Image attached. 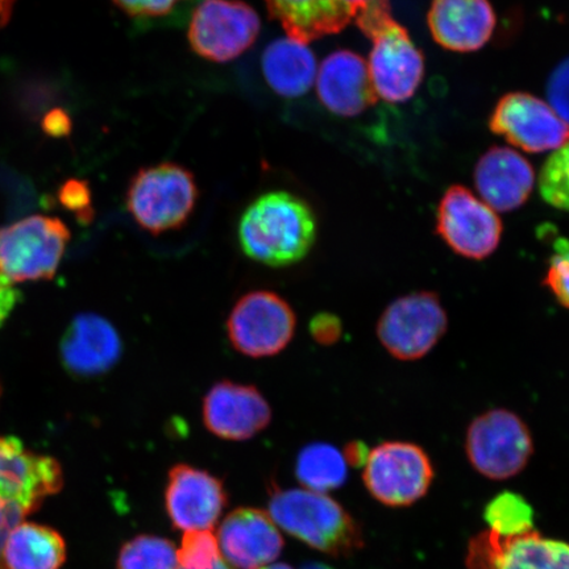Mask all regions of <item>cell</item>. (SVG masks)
Listing matches in <instances>:
<instances>
[{
    "instance_id": "6da1fadb",
    "label": "cell",
    "mask_w": 569,
    "mask_h": 569,
    "mask_svg": "<svg viewBox=\"0 0 569 569\" xmlns=\"http://www.w3.org/2000/svg\"><path fill=\"white\" fill-rule=\"evenodd\" d=\"M315 211L288 191H270L248 206L238 226L241 251L273 268L297 264L317 240Z\"/></svg>"
},
{
    "instance_id": "7a4b0ae2",
    "label": "cell",
    "mask_w": 569,
    "mask_h": 569,
    "mask_svg": "<svg viewBox=\"0 0 569 569\" xmlns=\"http://www.w3.org/2000/svg\"><path fill=\"white\" fill-rule=\"evenodd\" d=\"M269 516L289 536L317 551L347 558L365 546V536L356 519L323 493L309 489H269Z\"/></svg>"
},
{
    "instance_id": "3957f363",
    "label": "cell",
    "mask_w": 569,
    "mask_h": 569,
    "mask_svg": "<svg viewBox=\"0 0 569 569\" xmlns=\"http://www.w3.org/2000/svg\"><path fill=\"white\" fill-rule=\"evenodd\" d=\"M62 486L59 461L28 450L17 438L0 437V569H9L4 547L10 533Z\"/></svg>"
},
{
    "instance_id": "277c9868",
    "label": "cell",
    "mask_w": 569,
    "mask_h": 569,
    "mask_svg": "<svg viewBox=\"0 0 569 569\" xmlns=\"http://www.w3.org/2000/svg\"><path fill=\"white\" fill-rule=\"evenodd\" d=\"M198 188L188 169L173 162L139 170L126 204L142 230L152 234L181 229L196 208Z\"/></svg>"
},
{
    "instance_id": "5b68a950",
    "label": "cell",
    "mask_w": 569,
    "mask_h": 569,
    "mask_svg": "<svg viewBox=\"0 0 569 569\" xmlns=\"http://www.w3.org/2000/svg\"><path fill=\"white\" fill-rule=\"evenodd\" d=\"M70 240L61 219L32 216L0 227V273L16 282L49 280Z\"/></svg>"
},
{
    "instance_id": "8992f818",
    "label": "cell",
    "mask_w": 569,
    "mask_h": 569,
    "mask_svg": "<svg viewBox=\"0 0 569 569\" xmlns=\"http://www.w3.org/2000/svg\"><path fill=\"white\" fill-rule=\"evenodd\" d=\"M469 462L480 475L507 480L521 473L533 453L529 426L516 412L493 409L469 425L466 437Z\"/></svg>"
},
{
    "instance_id": "52a82bcc",
    "label": "cell",
    "mask_w": 569,
    "mask_h": 569,
    "mask_svg": "<svg viewBox=\"0 0 569 569\" xmlns=\"http://www.w3.org/2000/svg\"><path fill=\"white\" fill-rule=\"evenodd\" d=\"M448 329V317L438 295L416 291L397 298L377 322V337L395 359L425 358Z\"/></svg>"
},
{
    "instance_id": "ba28073f",
    "label": "cell",
    "mask_w": 569,
    "mask_h": 569,
    "mask_svg": "<svg viewBox=\"0 0 569 569\" xmlns=\"http://www.w3.org/2000/svg\"><path fill=\"white\" fill-rule=\"evenodd\" d=\"M297 317L291 306L269 290H254L234 303L226 329L234 350L247 358L280 353L295 337Z\"/></svg>"
},
{
    "instance_id": "9c48e42d",
    "label": "cell",
    "mask_w": 569,
    "mask_h": 569,
    "mask_svg": "<svg viewBox=\"0 0 569 569\" xmlns=\"http://www.w3.org/2000/svg\"><path fill=\"white\" fill-rule=\"evenodd\" d=\"M433 467L422 447L386 442L369 452L362 472L368 492L390 508L409 507L429 492Z\"/></svg>"
},
{
    "instance_id": "30bf717a",
    "label": "cell",
    "mask_w": 569,
    "mask_h": 569,
    "mask_svg": "<svg viewBox=\"0 0 569 569\" xmlns=\"http://www.w3.org/2000/svg\"><path fill=\"white\" fill-rule=\"evenodd\" d=\"M260 33L258 13L240 0H204L190 20L191 49L212 62H229L252 47Z\"/></svg>"
},
{
    "instance_id": "8fae6325",
    "label": "cell",
    "mask_w": 569,
    "mask_h": 569,
    "mask_svg": "<svg viewBox=\"0 0 569 569\" xmlns=\"http://www.w3.org/2000/svg\"><path fill=\"white\" fill-rule=\"evenodd\" d=\"M437 233L455 253L471 260H483L500 246V217L471 191L453 184L440 199Z\"/></svg>"
},
{
    "instance_id": "7c38bea8",
    "label": "cell",
    "mask_w": 569,
    "mask_h": 569,
    "mask_svg": "<svg viewBox=\"0 0 569 569\" xmlns=\"http://www.w3.org/2000/svg\"><path fill=\"white\" fill-rule=\"evenodd\" d=\"M489 128L529 153L557 151L569 141V124L529 92L503 96L489 118Z\"/></svg>"
},
{
    "instance_id": "4fadbf2b",
    "label": "cell",
    "mask_w": 569,
    "mask_h": 569,
    "mask_svg": "<svg viewBox=\"0 0 569 569\" xmlns=\"http://www.w3.org/2000/svg\"><path fill=\"white\" fill-rule=\"evenodd\" d=\"M371 40L373 48L369 57V76L383 101L400 103L408 101L423 81V54L403 26L396 19L377 31Z\"/></svg>"
},
{
    "instance_id": "5bb4252c",
    "label": "cell",
    "mask_w": 569,
    "mask_h": 569,
    "mask_svg": "<svg viewBox=\"0 0 569 569\" xmlns=\"http://www.w3.org/2000/svg\"><path fill=\"white\" fill-rule=\"evenodd\" d=\"M468 569H569V543L537 530L517 536L482 531L468 545Z\"/></svg>"
},
{
    "instance_id": "9a60e30c",
    "label": "cell",
    "mask_w": 569,
    "mask_h": 569,
    "mask_svg": "<svg viewBox=\"0 0 569 569\" xmlns=\"http://www.w3.org/2000/svg\"><path fill=\"white\" fill-rule=\"evenodd\" d=\"M202 418L213 436L243 442L267 429L272 421V409L258 388L224 380L204 396Z\"/></svg>"
},
{
    "instance_id": "2e32d148",
    "label": "cell",
    "mask_w": 569,
    "mask_h": 569,
    "mask_svg": "<svg viewBox=\"0 0 569 569\" xmlns=\"http://www.w3.org/2000/svg\"><path fill=\"white\" fill-rule=\"evenodd\" d=\"M229 501L224 483L216 476L188 465L170 469L166 488L167 513L176 529L210 530Z\"/></svg>"
},
{
    "instance_id": "e0dca14e",
    "label": "cell",
    "mask_w": 569,
    "mask_h": 569,
    "mask_svg": "<svg viewBox=\"0 0 569 569\" xmlns=\"http://www.w3.org/2000/svg\"><path fill=\"white\" fill-rule=\"evenodd\" d=\"M218 542L234 569H259L280 557L282 536L267 511L253 508L233 510L220 525Z\"/></svg>"
},
{
    "instance_id": "ac0fdd59",
    "label": "cell",
    "mask_w": 569,
    "mask_h": 569,
    "mask_svg": "<svg viewBox=\"0 0 569 569\" xmlns=\"http://www.w3.org/2000/svg\"><path fill=\"white\" fill-rule=\"evenodd\" d=\"M427 24L447 51H479L495 32L496 13L489 0H432Z\"/></svg>"
},
{
    "instance_id": "d6986e66",
    "label": "cell",
    "mask_w": 569,
    "mask_h": 569,
    "mask_svg": "<svg viewBox=\"0 0 569 569\" xmlns=\"http://www.w3.org/2000/svg\"><path fill=\"white\" fill-rule=\"evenodd\" d=\"M122 351V340L116 327L96 315L74 318L61 343L63 367L84 379L109 372L117 366Z\"/></svg>"
},
{
    "instance_id": "ffe728a7",
    "label": "cell",
    "mask_w": 569,
    "mask_h": 569,
    "mask_svg": "<svg viewBox=\"0 0 569 569\" xmlns=\"http://www.w3.org/2000/svg\"><path fill=\"white\" fill-rule=\"evenodd\" d=\"M318 97L336 116H360L377 102L368 66L359 54L337 51L327 57L318 74Z\"/></svg>"
},
{
    "instance_id": "44dd1931",
    "label": "cell",
    "mask_w": 569,
    "mask_h": 569,
    "mask_svg": "<svg viewBox=\"0 0 569 569\" xmlns=\"http://www.w3.org/2000/svg\"><path fill=\"white\" fill-rule=\"evenodd\" d=\"M536 173L523 156L510 148L493 147L475 169V184L490 209L509 212L528 201Z\"/></svg>"
},
{
    "instance_id": "7402d4cb",
    "label": "cell",
    "mask_w": 569,
    "mask_h": 569,
    "mask_svg": "<svg viewBox=\"0 0 569 569\" xmlns=\"http://www.w3.org/2000/svg\"><path fill=\"white\" fill-rule=\"evenodd\" d=\"M269 17L280 21L289 39L308 44L339 33L353 12L345 0H266Z\"/></svg>"
},
{
    "instance_id": "603a6c76",
    "label": "cell",
    "mask_w": 569,
    "mask_h": 569,
    "mask_svg": "<svg viewBox=\"0 0 569 569\" xmlns=\"http://www.w3.org/2000/svg\"><path fill=\"white\" fill-rule=\"evenodd\" d=\"M262 71L276 94L298 98L305 96L315 83L317 61L302 42L279 39L266 49Z\"/></svg>"
},
{
    "instance_id": "cb8c5ba5",
    "label": "cell",
    "mask_w": 569,
    "mask_h": 569,
    "mask_svg": "<svg viewBox=\"0 0 569 569\" xmlns=\"http://www.w3.org/2000/svg\"><path fill=\"white\" fill-rule=\"evenodd\" d=\"M4 560L9 569H60L67 560L66 540L47 526L23 522L7 539Z\"/></svg>"
},
{
    "instance_id": "d4e9b609",
    "label": "cell",
    "mask_w": 569,
    "mask_h": 569,
    "mask_svg": "<svg viewBox=\"0 0 569 569\" xmlns=\"http://www.w3.org/2000/svg\"><path fill=\"white\" fill-rule=\"evenodd\" d=\"M296 476L306 489L325 493L345 486L348 465L337 447L311 443L298 453Z\"/></svg>"
},
{
    "instance_id": "484cf974",
    "label": "cell",
    "mask_w": 569,
    "mask_h": 569,
    "mask_svg": "<svg viewBox=\"0 0 569 569\" xmlns=\"http://www.w3.org/2000/svg\"><path fill=\"white\" fill-rule=\"evenodd\" d=\"M177 553L169 540L139 536L128 540L119 552L118 569H176Z\"/></svg>"
},
{
    "instance_id": "4316f807",
    "label": "cell",
    "mask_w": 569,
    "mask_h": 569,
    "mask_svg": "<svg viewBox=\"0 0 569 569\" xmlns=\"http://www.w3.org/2000/svg\"><path fill=\"white\" fill-rule=\"evenodd\" d=\"M490 531L498 536H517L532 530L533 511L521 495L502 492L487 505L483 511Z\"/></svg>"
},
{
    "instance_id": "83f0119b",
    "label": "cell",
    "mask_w": 569,
    "mask_h": 569,
    "mask_svg": "<svg viewBox=\"0 0 569 569\" xmlns=\"http://www.w3.org/2000/svg\"><path fill=\"white\" fill-rule=\"evenodd\" d=\"M539 190L552 208L569 211V141L543 163L539 174Z\"/></svg>"
},
{
    "instance_id": "f1b7e54d",
    "label": "cell",
    "mask_w": 569,
    "mask_h": 569,
    "mask_svg": "<svg viewBox=\"0 0 569 569\" xmlns=\"http://www.w3.org/2000/svg\"><path fill=\"white\" fill-rule=\"evenodd\" d=\"M176 553L183 569H213L222 561L218 538L210 530L184 532Z\"/></svg>"
},
{
    "instance_id": "f546056e",
    "label": "cell",
    "mask_w": 569,
    "mask_h": 569,
    "mask_svg": "<svg viewBox=\"0 0 569 569\" xmlns=\"http://www.w3.org/2000/svg\"><path fill=\"white\" fill-rule=\"evenodd\" d=\"M543 284L563 308L569 309V240L559 238L555 241Z\"/></svg>"
},
{
    "instance_id": "4dcf8cb0",
    "label": "cell",
    "mask_w": 569,
    "mask_h": 569,
    "mask_svg": "<svg viewBox=\"0 0 569 569\" xmlns=\"http://www.w3.org/2000/svg\"><path fill=\"white\" fill-rule=\"evenodd\" d=\"M59 198L63 208L74 212L81 222H90L94 217V211L91 209V191L87 181H67L60 189Z\"/></svg>"
},
{
    "instance_id": "1f68e13d",
    "label": "cell",
    "mask_w": 569,
    "mask_h": 569,
    "mask_svg": "<svg viewBox=\"0 0 569 569\" xmlns=\"http://www.w3.org/2000/svg\"><path fill=\"white\" fill-rule=\"evenodd\" d=\"M547 97L552 110L569 124V57L552 71L547 83Z\"/></svg>"
},
{
    "instance_id": "d6a6232c",
    "label": "cell",
    "mask_w": 569,
    "mask_h": 569,
    "mask_svg": "<svg viewBox=\"0 0 569 569\" xmlns=\"http://www.w3.org/2000/svg\"><path fill=\"white\" fill-rule=\"evenodd\" d=\"M181 0H113L120 10L134 18L168 16Z\"/></svg>"
},
{
    "instance_id": "836d02e7",
    "label": "cell",
    "mask_w": 569,
    "mask_h": 569,
    "mask_svg": "<svg viewBox=\"0 0 569 569\" xmlns=\"http://www.w3.org/2000/svg\"><path fill=\"white\" fill-rule=\"evenodd\" d=\"M310 333L317 343L332 346L341 338L343 326L337 316L330 315V312H320L311 319Z\"/></svg>"
},
{
    "instance_id": "e575fe53",
    "label": "cell",
    "mask_w": 569,
    "mask_h": 569,
    "mask_svg": "<svg viewBox=\"0 0 569 569\" xmlns=\"http://www.w3.org/2000/svg\"><path fill=\"white\" fill-rule=\"evenodd\" d=\"M19 291L13 287V282L0 273V326L10 317L19 302Z\"/></svg>"
},
{
    "instance_id": "d590c367",
    "label": "cell",
    "mask_w": 569,
    "mask_h": 569,
    "mask_svg": "<svg viewBox=\"0 0 569 569\" xmlns=\"http://www.w3.org/2000/svg\"><path fill=\"white\" fill-rule=\"evenodd\" d=\"M70 119L66 112L61 110H54L48 113L44 120V130L52 134V137H63L70 131Z\"/></svg>"
},
{
    "instance_id": "8d00e7d4",
    "label": "cell",
    "mask_w": 569,
    "mask_h": 569,
    "mask_svg": "<svg viewBox=\"0 0 569 569\" xmlns=\"http://www.w3.org/2000/svg\"><path fill=\"white\" fill-rule=\"evenodd\" d=\"M369 448L362 442H351L345 447L343 457L347 465L352 467L366 466L369 457Z\"/></svg>"
},
{
    "instance_id": "74e56055",
    "label": "cell",
    "mask_w": 569,
    "mask_h": 569,
    "mask_svg": "<svg viewBox=\"0 0 569 569\" xmlns=\"http://www.w3.org/2000/svg\"><path fill=\"white\" fill-rule=\"evenodd\" d=\"M17 0H0V28L9 23Z\"/></svg>"
},
{
    "instance_id": "f35d334b",
    "label": "cell",
    "mask_w": 569,
    "mask_h": 569,
    "mask_svg": "<svg viewBox=\"0 0 569 569\" xmlns=\"http://www.w3.org/2000/svg\"><path fill=\"white\" fill-rule=\"evenodd\" d=\"M346 4L350 7L351 11L353 12V18L356 16V12L360 9L362 4L367 2V0H345Z\"/></svg>"
},
{
    "instance_id": "ab89813d",
    "label": "cell",
    "mask_w": 569,
    "mask_h": 569,
    "mask_svg": "<svg viewBox=\"0 0 569 569\" xmlns=\"http://www.w3.org/2000/svg\"><path fill=\"white\" fill-rule=\"evenodd\" d=\"M302 569H332L329 566L322 565V563H308L303 566Z\"/></svg>"
},
{
    "instance_id": "60d3db41",
    "label": "cell",
    "mask_w": 569,
    "mask_h": 569,
    "mask_svg": "<svg viewBox=\"0 0 569 569\" xmlns=\"http://www.w3.org/2000/svg\"><path fill=\"white\" fill-rule=\"evenodd\" d=\"M259 569H293L288 565L279 563V565H272V566H266L261 567Z\"/></svg>"
},
{
    "instance_id": "b9f144b4",
    "label": "cell",
    "mask_w": 569,
    "mask_h": 569,
    "mask_svg": "<svg viewBox=\"0 0 569 569\" xmlns=\"http://www.w3.org/2000/svg\"><path fill=\"white\" fill-rule=\"evenodd\" d=\"M176 569H183V568H181V567H177ZM213 569H232V568H231V567H229V566H227V565L224 563V561L222 560V561H220V563H219L216 568H213Z\"/></svg>"
},
{
    "instance_id": "7bdbcfd3",
    "label": "cell",
    "mask_w": 569,
    "mask_h": 569,
    "mask_svg": "<svg viewBox=\"0 0 569 569\" xmlns=\"http://www.w3.org/2000/svg\"><path fill=\"white\" fill-rule=\"evenodd\" d=\"M0 395H2V387H0Z\"/></svg>"
}]
</instances>
